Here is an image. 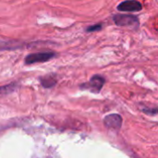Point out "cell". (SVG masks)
I'll return each instance as SVG.
<instances>
[{"label": "cell", "mask_w": 158, "mask_h": 158, "mask_svg": "<svg viewBox=\"0 0 158 158\" xmlns=\"http://www.w3.org/2000/svg\"><path fill=\"white\" fill-rule=\"evenodd\" d=\"M102 28V25L101 24H96L94 26H90L88 29H87V31H98V30H101Z\"/></svg>", "instance_id": "cell-8"}, {"label": "cell", "mask_w": 158, "mask_h": 158, "mask_svg": "<svg viewBox=\"0 0 158 158\" xmlns=\"http://www.w3.org/2000/svg\"><path fill=\"white\" fill-rule=\"evenodd\" d=\"M104 124L108 129L118 131L122 126V118L118 114H111L105 118Z\"/></svg>", "instance_id": "cell-4"}, {"label": "cell", "mask_w": 158, "mask_h": 158, "mask_svg": "<svg viewBox=\"0 0 158 158\" xmlns=\"http://www.w3.org/2000/svg\"><path fill=\"white\" fill-rule=\"evenodd\" d=\"M17 84L16 83H10L7 85H4L0 87V97H3L5 95H7L11 93H13L17 89Z\"/></svg>", "instance_id": "cell-6"}, {"label": "cell", "mask_w": 158, "mask_h": 158, "mask_svg": "<svg viewBox=\"0 0 158 158\" xmlns=\"http://www.w3.org/2000/svg\"><path fill=\"white\" fill-rule=\"evenodd\" d=\"M115 23L122 27H136L138 25V19L132 15H122L118 14L113 17Z\"/></svg>", "instance_id": "cell-2"}, {"label": "cell", "mask_w": 158, "mask_h": 158, "mask_svg": "<svg viewBox=\"0 0 158 158\" xmlns=\"http://www.w3.org/2000/svg\"><path fill=\"white\" fill-rule=\"evenodd\" d=\"M56 81L53 77H50V76L44 77V78H42L41 79V83L45 88H51V87H53L56 84Z\"/></svg>", "instance_id": "cell-7"}, {"label": "cell", "mask_w": 158, "mask_h": 158, "mask_svg": "<svg viewBox=\"0 0 158 158\" xmlns=\"http://www.w3.org/2000/svg\"><path fill=\"white\" fill-rule=\"evenodd\" d=\"M118 9L119 11H125V12H137L143 9V6L139 1L127 0V1L121 2L118 6Z\"/></svg>", "instance_id": "cell-5"}, {"label": "cell", "mask_w": 158, "mask_h": 158, "mask_svg": "<svg viewBox=\"0 0 158 158\" xmlns=\"http://www.w3.org/2000/svg\"><path fill=\"white\" fill-rule=\"evenodd\" d=\"M55 56H56V54L53 52H40V53L30 54L25 57V64L31 65L34 63L46 62V61L52 59Z\"/></svg>", "instance_id": "cell-1"}, {"label": "cell", "mask_w": 158, "mask_h": 158, "mask_svg": "<svg viewBox=\"0 0 158 158\" xmlns=\"http://www.w3.org/2000/svg\"><path fill=\"white\" fill-rule=\"evenodd\" d=\"M104 83H105V79L102 76L94 75V77H92V79L88 82L83 83L81 87L82 89L89 90L93 93H99L101 89L103 88Z\"/></svg>", "instance_id": "cell-3"}]
</instances>
